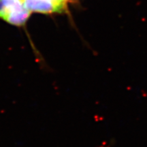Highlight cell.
Instances as JSON below:
<instances>
[{
	"mask_svg": "<svg viewBox=\"0 0 147 147\" xmlns=\"http://www.w3.org/2000/svg\"><path fill=\"white\" fill-rule=\"evenodd\" d=\"M26 5L31 12L62 13L67 10V2L65 0H26Z\"/></svg>",
	"mask_w": 147,
	"mask_h": 147,
	"instance_id": "2",
	"label": "cell"
},
{
	"mask_svg": "<svg viewBox=\"0 0 147 147\" xmlns=\"http://www.w3.org/2000/svg\"><path fill=\"white\" fill-rule=\"evenodd\" d=\"M31 14L26 0H0V18L10 25L23 26Z\"/></svg>",
	"mask_w": 147,
	"mask_h": 147,
	"instance_id": "1",
	"label": "cell"
}]
</instances>
